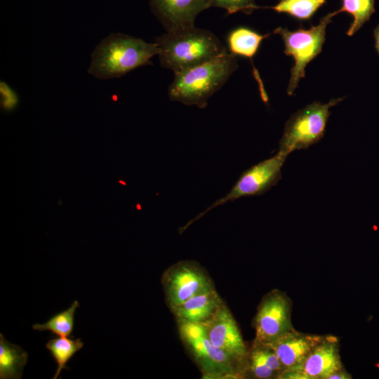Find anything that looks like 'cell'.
Here are the masks:
<instances>
[{"instance_id": "obj_7", "label": "cell", "mask_w": 379, "mask_h": 379, "mask_svg": "<svg viewBox=\"0 0 379 379\" xmlns=\"http://www.w3.org/2000/svg\"><path fill=\"white\" fill-rule=\"evenodd\" d=\"M161 283L170 310L190 298L215 289L212 278L197 262L181 260L168 267Z\"/></svg>"}, {"instance_id": "obj_1", "label": "cell", "mask_w": 379, "mask_h": 379, "mask_svg": "<svg viewBox=\"0 0 379 379\" xmlns=\"http://www.w3.org/2000/svg\"><path fill=\"white\" fill-rule=\"evenodd\" d=\"M159 53L156 42L112 33L92 52L88 73L102 80L119 78L138 67L152 65L151 58Z\"/></svg>"}, {"instance_id": "obj_19", "label": "cell", "mask_w": 379, "mask_h": 379, "mask_svg": "<svg viewBox=\"0 0 379 379\" xmlns=\"http://www.w3.org/2000/svg\"><path fill=\"white\" fill-rule=\"evenodd\" d=\"M79 307V302L75 300L69 308L55 314L44 324H34L32 328L38 331H49L51 333L61 337H72L74 314Z\"/></svg>"}, {"instance_id": "obj_23", "label": "cell", "mask_w": 379, "mask_h": 379, "mask_svg": "<svg viewBox=\"0 0 379 379\" xmlns=\"http://www.w3.org/2000/svg\"><path fill=\"white\" fill-rule=\"evenodd\" d=\"M352 378V375L344 368L333 374L329 379H350Z\"/></svg>"}, {"instance_id": "obj_12", "label": "cell", "mask_w": 379, "mask_h": 379, "mask_svg": "<svg viewBox=\"0 0 379 379\" xmlns=\"http://www.w3.org/2000/svg\"><path fill=\"white\" fill-rule=\"evenodd\" d=\"M152 11L166 32L194 26L197 16L211 7L210 0H149Z\"/></svg>"}, {"instance_id": "obj_17", "label": "cell", "mask_w": 379, "mask_h": 379, "mask_svg": "<svg viewBox=\"0 0 379 379\" xmlns=\"http://www.w3.org/2000/svg\"><path fill=\"white\" fill-rule=\"evenodd\" d=\"M271 34H260L246 27H239L232 31L227 38L230 50L234 55L252 59L261 41Z\"/></svg>"}, {"instance_id": "obj_10", "label": "cell", "mask_w": 379, "mask_h": 379, "mask_svg": "<svg viewBox=\"0 0 379 379\" xmlns=\"http://www.w3.org/2000/svg\"><path fill=\"white\" fill-rule=\"evenodd\" d=\"M202 324L211 343L228 356L246 378L248 348L227 305L223 302L213 316Z\"/></svg>"}, {"instance_id": "obj_14", "label": "cell", "mask_w": 379, "mask_h": 379, "mask_svg": "<svg viewBox=\"0 0 379 379\" xmlns=\"http://www.w3.org/2000/svg\"><path fill=\"white\" fill-rule=\"evenodd\" d=\"M223 302L215 289L194 295L171 311L176 321L203 324L213 316Z\"/></svg>"}, {"instance_id": "obj_2", "label": "cell", "mask_w": 379, "mask_h": 379, "mask_svg": "<svg viewBox=\"0 0 379 379\" xmlns=\"http://www.w3.org/2000/svg\"><path fill=\"white\" fill-rule=\"evenodd\" d=\"M162 67L180 72L227 53L216 35L195 26L166 32L155 38Z\"/></svg>"}, {"instance_id": "obj_9", "label": "cell", "mask_w": 379, "mask_h": 379, "mask_svg": "<svg viewBox=\"0 0 379 379\" xmlns=\"http://www.w3.org/2000/svg\"><path fill=\"white\" fill-rule=\"evenodd\" d=\"M292 301L286 293L273 289L261 299L253 319V342L269 344L295 328L291 321Z\"/></svg>"}, {"instance_id": "obj_11", "label": "cell", "mask_w": 379, "mask_h": 379, "mask_svg": "<svg viewBox=\"0 0 379 379\" xmlns=\"http://www.w3.org/2000/svg\"><path fill=\"white\" fill-rule=\"evenodd\" d=\"M344 369L336 336L326 335L313 350L298 371H285L279 378L329 379L335 373Z\"/></svg>"}, {"instance_id": "obj_18", "label": "cell", "mask_w": 379, "mask_h": 379, "mask_svg": "<svg viewBox=\"0 0 379 379\" xmlns=\"http://www.w3.org/2000/svg\"><path fill=\"white\" fill-rule=\"evenodd\" d=\"M83 346L84 343L80 338L72 339L60 336L53 338L47 342L46 348L49 350L57 364L53 379L59 377L62 369H69L67 363Z\"/></svg>"}, {"instance_id": "obj_8", "label": "cell", "mask_w": 379, "mask_h": 379, "mask_svg": "<svg viewBox=\"0 0 379 379\" xmlns=\"http://www.w3.org/2000/svg\"><path fill=\"white\" fill-rule=\"evenodd\" d=\"M286 157V155L278 152L274 156L244 171L225 196L215 201L183 228L185 229L213 208L241 197L260 196L269 191L281 179V168Z\"/></svg>"}, {"instance_id": "obj_22", "label": "cell", "mask_w": 379, "mask_h": 379, "mask_svg": "<svg viewBox=\"0 0 379 379\" xmlns=\"http://www.w3.org/2000/svg\"><path fill=\"white\" fill-rule=\"evenodd\" d=\"M211 7L221 8L228 14L241 11L251 14L254 10L261 8L256 5L255 0H210Z\"/></svg>"}, {"instance_id": "obj_16", "label": "cell", "mask_w": 379, "mask_h": 379, "mask_svg": "<svg viewBox=\"0 0 379 379\" xmlns=\"http://www.w3.org/2000/svg\"><path fill=\"white\" fill-rule=\"evenodd\" d=\"M28 354L20 346L8 341L0 333V378L20 379Z\"/></svg>"}, {"instance_id": "obj_21", "label": "cell", "mask_w": 379, "mask_h": 379, "mask_svg": "<svg viewBox=\"0 0 379 379\" xmlns=\"http://www.w3.org/2000/svg\"><path fill=\"white\" fill-rule=\"evenodd\" d=\"M326 0H280L271 7L277 13H287L300 20H310Z\"/></svg>"}, {"instance_id": "obj_20", "label": "cell", "mask_w": 379, "mask_h": 379, "mask_svg": "<svg viewBox=\"0 0 379 379\" xmlns=\"http://www.w3.org/2000/svg\"><path fill=\"white\" fill-rule=\"evenodd\" d=\"M338 13L347 12L353 17V22L347 31L350 36L354 35L362 25L369 20L375 12L374 0H343Z\"/></svg>"}, {"instance_id": "obj_24", "label": "cell", "mask_w": 379, "mask_h": 379, "mask_svg": "<svg viewBox=\"0 0 379 379\" xmlns=\"http://www.w3.org/2000/svg\"><path fill=\"white\" fill-rule=\"evenodd\" d=\"M373 36L375 39V48L379 54V25L373 30Z\"/></svg>"}, {"instance_id": "obj_15", "label": "cell", "mask_w": 379, "mask_h": 379, "mask_svg": "<svg viewBox=\"0 0 379 379\" xmlns=\"http://www.w3.org/2000/svg\"><path fill=\"white\" fill-rule=\"evenodd\" d=\"M284 368L267 344L253 342L248 348L246 376L257 379L279 378Z\"/></svg>"}, {"instance_id": "obj_5", "label": "cell", "mask_w": 379, "mask_h": 379, "mask_svg": "<svg viewBox=\"0 0 379 379\" xmlns=\"http://www.w3.org/2000/svg\"><path fill=\"white\" fill-rule=\"evenodd\" d=\"M342 100L331 99L328 103L314 102L293 114L286 122L279 152L288 157L295 150L307 149L320 141L326 132L330 108Z\"/></svg>"}, {"instance_id": "obj_4", "label": "cell", "mask_w": 379, "mask_h": 379, "mask_svg": "<svg viewBox=\"0 0 379 379\" xmlns=\"http://www.w3.org/2000/svg\"><path fill=\"white\" fill-rule=\"evenodd\" d=\"M177 325L182 343L198 366L202 378H246L238 366L211 343L202 324L177 321Z\"/></svg>"}, {"instance_id": "obj_13", "label": "cell", "mask_w": 379, "mask_h": 379, "mask_svg": "<svg viewBox=\"0 0 379 379\" xmlns=\"http://www.w3.org/2000/svg\"><path fill=\"white\" fill-rule=\"evenodd\" d=\"M325 337L301 333L295 329L267 345L280 359L284 368V372L295 371L300 369L309 354Z\"/></svg>"}, {"instance_id": "obj_3", "label": "cell", "mask_w": 379, "mask_h": 379, "mask_svg": "<svg viewBox=\"0 0 379 379\" xmlns=\"http://www.w3.org/2000/svg\"><path fill=\"white\" fill-rule=\"evenodd\" d=\"M235 55L226 53L201 65L174 73L168 87L171 100L205 108L209 98L237 69Z\"/></svg>"}, {"instance_id": "obj_6", "label": "cell", "mask_w": 379, "mask_h": 379, "mask_svg": "<svg viewBox=\"0 0 379 379\" xmlns=\"http://www.w3.org/2000/svg\"><path fill=\"white\" fill-rule=\"evenodd\" d=\"M338 11L328 13L319 24L305 29L302 27L291 32L287 28L279 27L272 34H279L284 44V53L294 58L295 64L291 70V77L287 93L292 95L300 80L305 78V67L315 58L322 50L326 39V28Z\"/></svg>"}]
</instances>
